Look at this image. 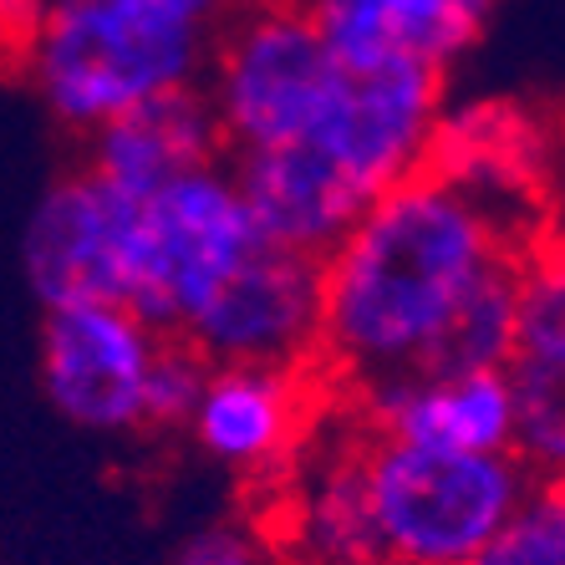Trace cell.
<instances>
[{"instance_id":"obj_1","label":"cell","mask_w":565,"mask_h":565,"mask_svg":"<svg viewBox=\"0 0 565 565\" xmlns=\"http://www.w3.org/2000/svg\"><path fill=\"white\" fill-rule=\"evenodd\" d=\"M525 224L469 189L423 169L372 199L347 224L321 270L316 372L331 393L423 367L473 290L514 270L530 250Z\"/></svg>"},{"instance_id":"obj_2","label":"cell","mask_w":565,"mask_h":565,"mask_svg":"<svg viewBox=\"0 0 565 565\" xmlns=\"http://www.w3.org/2000/svg\"><path fill=\"white\" fill-rule=\"evenodd\" d=\"M210 41L184 0H41L21 77L56 128L87 138L128 107L199 93Z\"/></svg>"},{"instance_id":"obj_3","label":"cell","mask_w":565,"mask_h":565,"mask_svg":"<svg viewBox=\"0 0 565 565\" xmlns=\"http://www.w3.org/2000/svg\"><path fill=\"white\" fill-rule=\"evenodd\" d=\"M36 367L56 418L93 438L179 434L204 382V356L122 301L46 306Z\"/></svg>"},{"instance_id":"obj_4","label":"cell","mask_w":565,"mask_h":565,"mask_svg":"<svg viewBox=\"0 0 565 565\" xmlns=\"http://www.w3.org/2000/svg\"><path fill=\"white\" fill-rule=\"evenodd\" d=\"M260 245L235 163H199L153 194H132L118 301L179 337Z\"/></svg>"},{"instance_id":"obj_5","label":"cell","mask_w":565,"mask_h":565,"mask_svg":"<svg viewBox=\"0 0 565 565\" xmlns=\"http://www.w3.org/2000/svg\"><path fill=\"white\" fill-rule=\"evenodd\" d=\"M535 473L520 454H444L362 434L377 565H469Z\"/></svg>"},{"instance_id":"obj_6","label":"cell","mask_w":565,"mask_h":565,"mask_svg":"<svg viewBox=\"0 0 565 565\" xmlns=\"http://www.w3.org/2000/svg\"><path fill=\"white\" fill-rule=\"evenodd\" d=\"M342 62L296 0H245L214 26L199 97L210 107L224 158L296 143L327 107Z\"/></svg>"},{"instance_id":"obj_7","label":"cell","mask_w":565,"mask_h":565,"mask_svg":"<svg viewBox=\"0 0 565 565\" xmlns=\"http://www.w3.org/2000/svg\"><path fill=\"white\" fill-rule=\"evenodd\" d=\"M444 107L448 77L434 66H342L327 107L296 143L367 210L372 199L428 169Z\"/></svg>"},{"instance_id":"obj_8","label":"cell","mask_w":565,"mask_h":565,"mask_svg":"<svg viewBox=\"0 0 565 565\" xmlns=\"http://www.w3.org/2000/svg\"><path fill=\"white\" fill-rule=\"evenodd\" d=\"M331 387L316 367H255V362H204L184 428L199 459L230 473L245 494H265L321 428Z\"/></svg>"},{"instance_id":"obj_9","label":"cell","mask_w":565,"mask_h":565,"mask_svg":"<svg viewBox=\"0 0 565 565\" xmlns=\"http://www.w3.org/2000/svg\"><path fill=\"white\" fill-rule=\"evenodd\" d=\"M245 504L260 514L286 565H377V535L362 489V428L342 413L337 393L301 459Z\"/></svg>"},{"instance_id":"obj_10","label":"cell","mask_w":565,"mask_h":565,"mask_svg":"<svg viewBox=\"0 0 565 565\" xmlns=\"http://www.w3.org/2000/svg\"><path fill=\"white\" fill-rule=\"evenodd\" d=\"M316 337H321L316 255L286 250L270 239L179 331V342L204 362H255V367H316Z\"/></svg>"},{"instance_id":"obj_11","label":"cell","mask_w":565,"mask_h":565,"mask_svg":"<svg viewBox=\"0 0 565 565\" xmlns=\"http://www.w3.org/2000/svg\"><path fill=\"white\" fill-rule=\"evenodd\" d=\"M337 403L372 438L444 448V454H514L520 444L510 367H413L347 387Z\"/></svg>"},{"instance_id":"obj_12","label":"cell","mask_w":565,"mask_h":565,"mask_svg":"<svg viewBox=\"0 0 565 565\" xmlns=\"http://www.w3.org/2000/svg\"><path fill=\"white\" fill-rule=\"evenodd\" d=\"M128 204L132 194L107 189L82 163L36 199L21 235V276L41 311L66 301H118Z\"/></svg>"},{"instance_id":"obj_13","label":"cell","mask_w":565,"mask_h":565,"mask_svg":"<svg viewBox=\"0 0 565 565\" xmlns=\"http://www.w3.org/2000/svg\"><path fill=\"white\" fill-rule=\"evenodd\" d=\"M428 169L444 173L448 184L469 189L504 220L525 224L540 235V199H545V173H551V148L545 128L530 107L514 103H463L444 107L438 138L428 153Z\"/></svg>"},{"instance_id":"obj_14","label":"cell","mask_w":565,"mask_h":565,"mask_svg":"<svg viewBox=\"0 0 565 565\" xmlns=\"http://www.w3.org/2000/svg\"><path fill=\"white\" fill-rule=\"evenodd\" d=\"M342 66L413 62L444 72L473 52L500 0H296Z\"/></svg>"},{"instance_id":"obj_15","label":"cell","mask_w":565,"mask_h":565,"mask_svg":"<svg viewBox=\"0 0 565 565\" xmlns=\"http://www.w3.org/2000/svg\"><path fill=\"white\" fill-rule=\"evenodd\" d=\"M214 158H224V148L199 93L128 107L122 118L82 138V169L118 194H153L169 179Z\"/></svg>"},{"instance_id":"obj_16","label":"cell","mask_w":565,"mask_h":565,"mask_svg":"<svg viewBox=\"0 0 565 565\" xmlns=\"http://www.w3.org/2000/svg\"><path fill=\"white\" fill-rule=\"evenodd\" d=\"M520 444L535 479H565V347H520L510 362Z\"/></svg>"},{"instance_id":"obj_17","label":"cell","mask_w":565,"mask_h":565,"mask_svg":"<svg viewBox=\"0 0 565 565\" xmlns=\"http://www.w3.org/2000/svg\"><path fill=\"white\" fill-rule=\"evenodd\" d=\"M469 565H565V479H530L510 520Z\"/></svg>"},{"instance_id":"obj_18","label":"cell","mask_w":565,"mask_h":565,"mask_svg":"<svg viewBox=\"0 0 565 565\" xmlns=\"http://www.w3.org/2000/svg\"><path fill=\"white\" fill-rule=\"evenodd\" d=\"M520 347H565V230L530 239L520 265Z\"/></svg>"},{"instance_id":"obj_19","label":"cell","mask_w":565,"mask_h":565,"mask_svg":"<svg viewBox=\"0 0 565 565\" xmlns=\"http://www.w3.org/2000/svg\"><path fill=\"white\" fill-rule=\"evenodd\" d=\"M169 565H286V555L276 551V540L260 525V514L245 504L239 514H224V520L189 530L173 545Z\"/></svg>"},{"instance_id":"obj_20","label":"cell","mask_w":565,"mask_h":565,"mask_svg":"<svg viewBox=\"0 0 565 565\" xmlns=\"http://www.w3.org/2000/svg\"><path fill=\"white\" fill-rule=\"evenodd\" d=\"M184 6H189V11H199V15H204L210 26H220L224 15H235L239 6H245V0H184Z\"/></svg>"}]
</instances>
